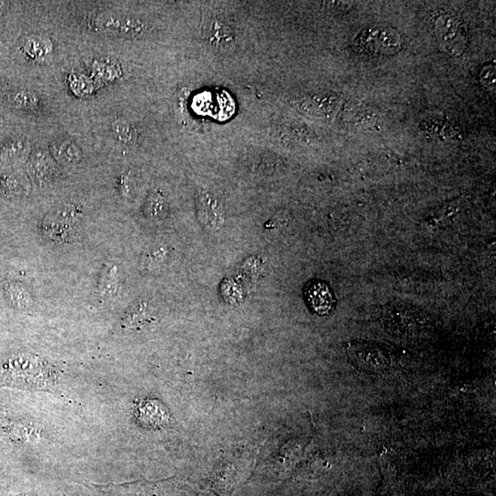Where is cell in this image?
Instances as JSON below:
<instances>
[{
	"label": "cell",
	"instance_id": "5b68a950",
	"mask_svg": "<svg viewBox=\"0 0 496 496\" xmlns=\"http://www.w3.org/2000/svg\"><path fill=\"white\" fill-rule=\"evenodd\" d=\"M305 296L310 307L320 315L329 314L335 305L332 291L326 284L319 281L308 285Z\"/></svg>",
	"mask_w": 496,
	"mask_h": 496
},
{
	"label": "cell",
	"instance_id": "277c9868",
	"mask_svg": "<svg viewBox=\"0 0 496 496\" xmlns=\"http://www.w3.org/2000/svg\"><path fill=\"white\" fill-rule=\"evenodd\" d=\"M360 45L363 49L380 55H392L398 52L401 47V39L399 34L390 28L367 29L360 36Z\"/></svg>",
	"mask_w": 496,
	"mask_h": 496
},
{
	"label": "cell",
	"instance_id": "8fae6325",
	"mask_svg": "<svg viewBox=\"0 0 496 496\" xmlns=\"http://www.w3.org/2000/svg\"><path fill=\"white\" fill-rule=\"evenodd\" d=\"M483 72H485V75H483L482 80L483 81V83L485 84V86L492 87V84H494V86H495V68H492V66H490V70H485Z\"/></svg>",
	"mask_w": 496,
	"mask_h": 496
},
{
	"label": "cell",
	"instance_id": "7c38bea8",
	"mask_svg": "<svg viewBox=\"0 0 496 496\" xmlns=\"http://www.w3.org/2000/svg\"><path fill=\"white\" fill-rule=\"evenodd\" d=\"M2 4H3V3H2V2H0V8L2 7Z\"/></svg>",
	"mask_w": 496,
	"mask_h": 496
},
{
	"label": "cell",
	"instance_id": "7a4b0ae2",
	"mask_svg": "<svg viewBox=\"0 0 496 496\" xmlns=\"http://www.w3.org/2000/svg\"><path fill=\"white\" fill-rule=\"evenodd\" d=\"M435 32L442 50L450 55H461L467 44V31L458 17H440L435 23Z\"/></svg>",
	"mask_w": 496,
	"mask_h": 496
},
{
	"label": "cell",
	"instance_id": "3957f363",
	"mask_svg": "<svg viewBox=\"0 0 496 496\" xmlns=\"http://www.w3.org/2000/svg\"><path fill=\"white\" fill-rule=\"evenodd\" d=\"M201 33L204 42L220 52L233 49L236 43V33L233 27L221 17L212 16L204 20Z\"/></svg>",
	"mask_w": 496,
	"mask_h": 496
},
{
	"label": "cell",
	"instance_id": "30bf717a",
	"mask_svg": "<svg viewBox=\"0 0 496 496\" xmlns=\"http://www.w3.org/2000/svg\"><path fill=\"white\" fill-rule=\"evenodd\" d=\"M29 144L22 140H11L2 146L1 158L4 160L16 161L23 159L29 153Z\"/></svg>",
	"mask_w": 496,
	"mask_h": 496
},
{
	"label": "cell",
	"instance_id": "ba28073f",
	"mask_svg": "<svg viewBox=\"0 0 496 496\" xmlns=\"http://www.w3.org/2000/svg\"><path fill=\"white\" fill-rule=\"evenodd\" d=\"M7 102L12 108L18 110H34L39 106L38 95L30 90L19 89L12 91L8 95Z\"/></svg>",
	"mask_w": 496,
	"mask_h": 496
},
{
	"label": "cell",
	"instance_id": "6da1fadb",
	"mask_svg": "<svg viewBox=\"0 0 496 496\" xmlns=\"http://www.w3.org/2000/svg\"><path fill=\"white\" fill-rule=\"evenodd\" d=\"M95 23L99 31L114 37L140 38L148 31V25L140 18L116 12L98 15Z\"/></svg>",
	"mask_w": 496,
	"mask_h": 496
},
{
	"label": "cell",
	"instance_id": "9c48e42d",
	"mask_svg": "<svg viewBox=\"0 0 496 496\" xmlns=\"http://www.w3.org/2000/svg\"><path fill=\"white\" fill-rule=\"evenodd\" d=\"M114 136L125 144H134L138 139L136 129L127 120L118 119L111 125Z\"/></svg>",
	"mask_w": 496,
	"mask_h": 496
},
{
	"label": "cell",
	"instance_id": "52a82bcc",
	"mask_svg": "<svg viewBox=\"0 0 496 496\" xmlns=\"http://www.w3.org/2000/svg\"><path fill=\"white\" fill-rule=\"evenodd\" d=\"M51 151L57 160L68 164L77 163L82 155L77 144L68 138H60L53 142Z\"/></svg>",
	"mask_w": 496,
	"mask_h": 496
},
{
	"label": "cell",
	"instance_id": "8992f818",
	"mask_svg": "<svg viewBox=\"0 0 496 496\" xmlns=\"http://www.w3.org/2000/svg\"><path fill=\"white\" fill-rule=\"evenodd\" d=\"M20 50L28 58L40 61L52 52L53 44L44 36L31 35L24 39Z\"/></svg>",
	"mask_w": 496,
	"mask_h": 496
}]
</instances>
